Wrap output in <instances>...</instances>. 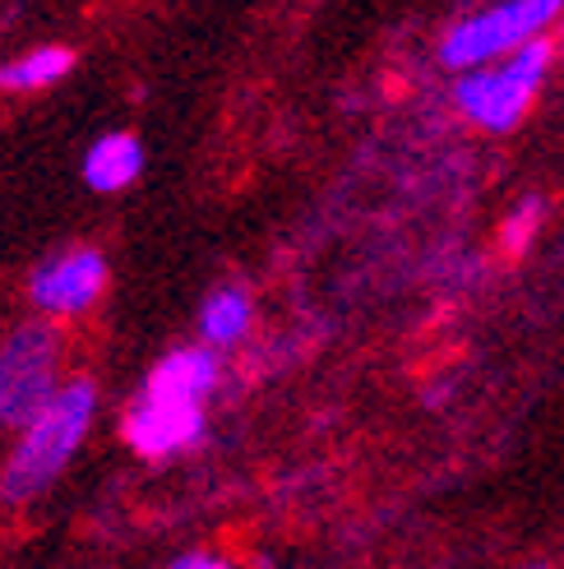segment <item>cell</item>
I'll return each instance as SVG.
<instances>
[{
    "mask_svg": "<svg viewBox=\"0 0 564 569\" xmlns=\"http://www.w3.org/2000/svg\"><path fill=\"white\" fill-rule=\"evenodd\" d=\"M523 569H546V565H523Z\"/></svg>",
    "mask_w": 564,
    "mask_h": 569,
    "instance_id": "13",
    "label": "cell"
},
{
    "mask_svg": "<svg viewBox=\"0 0 564 569\" xmlns=\"http://www.w3.org/2000/svg\"><path fill=\"white\" fill-rule=\"evenodd\" d=\"M537 222V204H523L514 218H510V227H504V232H510V246H523L527 241V227Z\"/></svg>",
    "mask_w": 564,
    "mask_h": 569,
    "instance_id": "12",
    "label": "cell"
},
{
    "mask_svg": "<svg viewBox=\"0 0 564 569\" xmlns=\"http://www.w3.org/2000/svg\"><path fill=\"white\" fill-rule=\"evenodd\" d=\"M560 14L564 0H491V6L449 23V33L440 38V66L454 74L495 66L532 42H546Z\"/></svg>",
    "mask_w": 564,
    "mask_h": 569,
    "instance_id": "2",
    "label": "cell"
},
{
    "mask_svg": "<svg viewBox=\"0 0 564 569\" xmlns=\"http://www.w3.org/2000/svg\"><path fill=\"white\" fill-rule=\"evenodd\" d=\"M167 569H236L228 556H213V551H190V556H181V560H172Z\"/></svg>",
    "mask_w": 564,
    "mask_h": 569,
    "instance_id": "11",
    "label": "cell"
},
{
    "mask_svg": "<svg viewBox=\"0 0 564 569\" xmlns=\"http://www.w3.org/2000/svg\"><path fill=\"white\" fill-rule=\"evenodd\" d=\"M546 74H551V47L532 42L518 56H504V61H495V66L459 74L454 107L482 130H495V134L514 130L532 111V102H537Z\"/></svg>",
    "mask_w": 564,
    "mask_h": 569,
    "instance_id": "4",
    "label": "cell"
},
{
    "mask_svg": "<svg viewBox=\"0 0 564 569\" xmlns=\"http://www.w3.org/2000/svg\"><path fill=\"white\" fill-rule=\"evenodd\" d=\"M61 329L51 320H28L19 325L6 343H0V426L23 431L56 393H61Z\"/></svg>",
    "mask_w": 564,
    "mask_h": 569,
    "instance_id": "3",
    "label": "cell"
},
{
    "mask_svg": "<svg viewBox=\"0 0 564 569\" xmlns=\"http://www.w3.org/2000/svg\"><path fill=\"white\" fill-rule=\"evenodd\" d=\"M250 325H255V301H250L245 288H213L200 306V338H204V348L213 352H228L236 343H245V333Z\"/></svg>",
    "mask_w": 564,
    "mask_h": 569,
    "instance_id": "9",
    "label": "cell"
},
{
    "mask_svg": "<svg viewBox=\"0 0 564 569\" xmlns=\"http://www.w3.org/2000/svg\"><path fill=\"white\" fill-rule=\"evenodd\" d=\"M98 417V385L93 380H66L61 393L23 426L10 463L0 468V505H28L38 500L56 477L70 468L83 436Z\"/></svg>",
    "mask_w": 564,
    "mask_h": 569,
    "instance_id": "1",
    "label": "cell"
},
{
    "mask_svg": "<svg viewBox=\"0 0 564 569\" xmlns=\"http://www.w3.org/2000/svg\"><path fill=\"white\" fill-rule=\"evenodd\" d=\"M222 385V357L204 343H194V348H177V352H167L149 380H144V393H158V398H177V403H194V408H204V398Z\"/></svg>",
    "mask_w": 564,
    "mask_h": 569,
    "instance_id": "7",
    "label": "cell"
},
{
    "mask_svg": "<svg viewBox=\"0 0 564 569\" xmlns=\"http://www.w3.org/2000/svg\"><path fill=\"white\" fill-rule=\"evenodd\" d=\"M70 70H74V51L70 47H38V51L19 56V61L0 66V89L33 93V89H47V83H61Z\"/></svg>",
    "mask_w": 564,
    "mask_h": 569,
    "instance_id": "10",
    "label": "cell"
},
{
    "mask_svg": "<svg viewBox=\"0 0 564 569\" xmlns=\"http://www.w3.org/2000/svg\"><path fill=\"white\" fill-rule=\"evenodd\" d=\"M107 292V260L93 246L56 250L28 278V301L38 306L42 320H74L89 316Z\"/></svg>",
    "mask_w": 564,
    "mask_h": 569,
    "instance_id": "5",
    "label": "cell"
},
{
    "mask_svg": "<svg viewBox=\"0 0 564 569\" xmlns=\"http://www.w3.org/2000/svg\"><path fill=\"white\" fill-rule=\"evenodd\" d=\"M121 436L134 453H144V459H167V453H181L204 440V408L139 389V398L125 408Z\"/></svg>",
    "mask_w": 564,
    "mask_h": 569,
    "instance_id": "6",
    "label": "cell"
},
{
    "mask_svg": "<svg viewBox=\"0 0 564 569\" xmlns=\"http://www.w3.org/2000/svg\"><path fill=\"white\" fill-rule=\"evenodd\" d=\"M144 172V144L134 134H102L98 144L83 153V186L98 190V194H117L125 186L139 181Z\"/></svg>",
    "mask_w": 564,
    "mask_h": 569,
    "instance_id": "8",
    "label": "cell"
}]
</instances>
